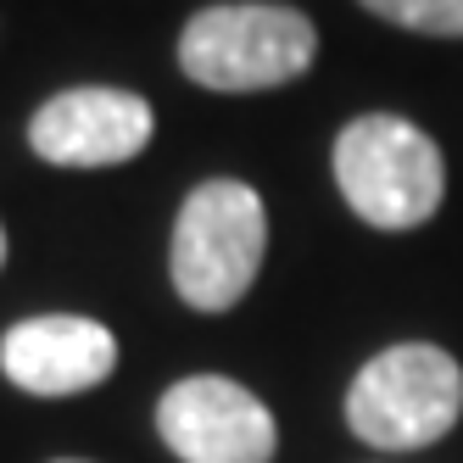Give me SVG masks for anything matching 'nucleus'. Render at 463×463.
<instances>
[{
	"instance_id": "9",
	"label": "nucleus",
	"mask_w": 463,
	"mask_h": 463,
	"mask_svg": "<svg viewBox=\"0 0 463 463\" xmlns=\"http://www.w3.org/2000/svg\"><path fill=\"white\" fill-rule=\"evenodd\" d=\"M0 269H6V229H0Z\"/></svg>"
},
{
	"instance_id": "2",
	"label": "nucleus",
	"mask_w": 463,
	"mask_h": 463,
	"mask_svg": "<svg viewBox=\"0 0 463 463\" xmlns=\"http://www.w3.org/2000/svg\"><path fill=\"white\" fill-rule=\"evenodd\" d=\"M335 184L369 229L402 235L441 213L447 162L419 123L396 112H369L335 135Z\"/></svg>"
},
{
	"instance_id": "8",
	"label": "nucleus",
	"mask_w": 463,
	"mask_h": 463,
	"mask_svg": "<svg viewBox=\"0 0 463 463\" xmlns=\"http://www.w3.org/2000/svg\"><path fill=\"white\" fill-rule=\"evenodd\" d=\"M363 12H374L408 34L430 40H463V0H357Z\"/></svg>"
},
{
	"instance_id": "6",
	"label": "nucleus",
	"mask_w": 463,
	"mask_h": 463,
	"mask_svg": "<svg viewBox=\"0 0 463 463\" xmlns=\"http://www.w3.org/2000/svg\"><path fill=\"white\" fill-rule=\"evenodd\" d=\"M151 101L112 84L61 90L28 118V146L51 168H118L151 146Z\"/></svg>"
},
{
	"instance_id": "1",
	"label": "nucleus",
	"mask_w": 463,
	"mask_h": 463,
	"mask_svg": "<svg viewBox=\"0 0 463 463\" xmlns=\"http://www.w3.org/2000/svg\"><path fill=\"white\" fill-rule=\"evenodd\" d=\"M318 56V28L279 0H223L184 23L179 68L190 84L218 95L279 90L302 79Z\"/></svg>"
},
{
	"instance_id": "10",
	"label": "nucleus",
	"mask_w": 463,
	"mask_h": 463,
	"mask_svg": "<svg viewBox=\"0 0 463 463\" xmlns=\"http://www.w3.org/2000/svg\"><path fill=\"white\" fill-rule=\"evenodd\" d=\"M56 463H84V458H56Z\"/></svg>"
},
{
	"instance_id": "3",
	"label": "nucleus",
	"mask_w": 463,
	"mask_h": 463,
	"mask_svg": "<svg viewBox=\"0 0 463 463\" xmlns=\"http://www.w3.org/2000/svg\"><path fill=\"white\" fill-rule=\"evenodd\" d=\"M262 251H269V213L262 195L241 179H207L184 195L168 274L179 302L195 313H229L251 290Z\"/></svg>"
},
{
	"instance_id": "5",
	"label": "nucleus",
	"mask_w": 463,
	"mask_h": 463,
	"mask_svg": "<svg viewBox=\"0 0 463 463\" xmlns=\"http://www.w3.org/2000/svg\"><path fill=\"white\" fill-rule=\"evenodd\" d=\"M156 430L179 463H274L279 430L262 396L223 374H190L162 391Z\"/></svg>"
},
{
	"instance_id": "4",
	"label": "nucleus",
	"mask_w": 463,
	"mask_h": 463,
	"mask_svg": "<svg viewBox=\"0 0 463 463\" xmlns=\"http://www.w3.org/2000/svg\"><path fill=\"white\" fill-rule=\"evenodd\" d=\"M458 419H463V369L452 352L430 341L374 352L346 391L352 436L385 452H413L441 441L458 430Z\"/></svg>"
},
{
	"instance_id": "7",
	"label": "nucleus",
	"mask_w": 463,
	"mask_h": 463,
	"mask_svg": "<svg viewBox=\"0 0 463 463\" xmlns=\"http://www.w3.org/2000/svg\"><path fill=\"white\" fill-rule=\"evenodd\" d=\"M0 369L28 396H79L118 369V341L95 318L45 313L0 335Z\"/></svg>"
}]
</instances>
